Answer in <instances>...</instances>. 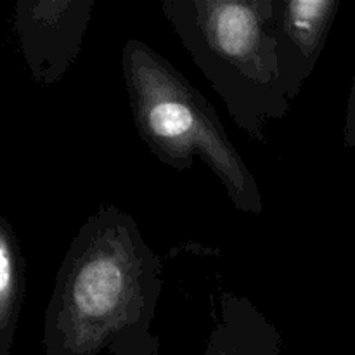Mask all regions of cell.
Wrapping results in <instances>:
<instances>
[{"mask_svg":"<svg viewBox=\"0 0 355 355\" xmlns=\"http://www.w3.org/2000/svg\"><path fill=\"white\" fill-rule=\"evenodd\" d=\"M162 262L134 217L114 205L90 215L64 253L44 318V355H99L149 333Z\"/></svg>","mask_w":355,"mask_h":355,"instance_id":"6da1fadb","label":"cell"},{"mask_svg":"<svg viewBox=\"0 0 355 355\" xmlns=\"http://www.w3.org/2000/svg\"><path fill=\"white\" fill-rule=\"evenodd\" d=\"M162 10L232 121L266 142L267 127L291 107L270 31L272 0H166Z\"/></svg>","mask_w":355,"mask_h":355,"instance_id":"7a4b0ae2","label":"cell"},{"mask_svg":"<svg viewBox=\"0 0 355 355\" xmlns=\"http://www.w3.org/2000/svg\"><path fill=\"white\" fill-rule=\"evenodd\" d=\"M121 73L135 128L149 151L179 172L200 158L239 211L262 215L263 196L255 175L210 101L168 59L137 38L125 42Z\"/></svg>","mask_w":355,"mask_h":355,"instance_id":"3957f363","label":"cell"},{"mask_svg":"<svg viewBox=\"0 0 355 355\" xmlns=\"http://www.w3.org/2000/svg\"><path fill=\"white\" fill-rule=\"evenodd\" d=\"M96 0H17L14 33L31 78L55 85L80 55Z\"/></svg>","mask_w":355,"mask_h":355,"instance_id":"277c9868","label":"cell"},{"mask_svg":"<svg viewBox=\"0 0 355 355\" xmlns=\"http://www.w3.org/2000/svg\"><path fill=\"white\" fill-rule=\"evenodd\" d=\"M338 7V0H272L270 31L281 82L291 103L318 66Z\"/></svg>","mask_w":355,"mask_h":355,"instance_id":"5b68a950","label":"cell"},{"mask_svg":"<svg viewBox=\"0 0 355 355\" xmlns=\"http://www.w3.org/2000/svg\"><path fill=\"white\" fill-rule=\"evenodd\" d=\"M201 355H283V338L250 298L225 291Z\"/></svg>","mask_w":355,"mask_h":355,"instance_id":"8992f818","label":"cell"},{"mask_svg":"<svg viewBox=\"0 0 355 355\" xmlns=\"http://www.w3.org/2000/svg\"><path fill=\"white\" fill-rule=\"evenodd\" d=\"M26 291V263L14 225L0 217V355H14V338Z\"/></svg>","mask_w":355,"mask_h":355,"instance_id":"52a82bcc","label":"cell"},{"mask_svg":"<svg viewBox=\"0 0 355 355\" xmlns=\"http://www.w3.org/2000/svg\"><path fill=\"white\" fill-rule=\"evenodd\" d=\"M111 355H159V342L153 331L132 333L118 338L110 347Z\"/></svg>","mask_w":355,"mask_h":355,"instance_id":"ba28073f","label":"cell"}]
</instances>
